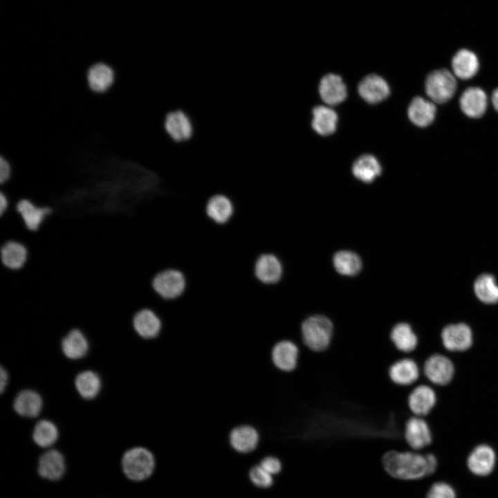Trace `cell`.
I'll return each instance as SVG.
<instances>
[{"label":"cell","instance_id":"cell-35","mask_svg":"<svg viewBox=\"0 0 498 498\" xmlns=\"http://www.w3.org/2000/svg\"><path fill=\"white\" fill-rule=\"evenodd\" d=\"M333 265L339 273L344 275H354L361 268V260L359 256L348 250H341L333 256Z\"/></svg>","mask_w":498,"mask_h":498},{"label":"cell","instance_id":"cell-28","mask_svg":"<svg viewBox=\"0 0 498 498\" xmlns=\"http://www.w3.org/2000/svg\"><path fill=\"white\" fill-rule=\"evenodd\" d=\"M477 56L471 50L461 49L452 59V68L456 77L468 80L474 77L479 69Z\"/></svg>","mask_w":498,"mask_h":498},{"label":"cell","instance_id":"cell-6","mask_svg":"<svg viewBox=\"0 0 498 498\" xmlns=\"http://www.w3.org/2000/svg\"><path fill=\"white\" fill-rule=\"evenodd\" d=\"M456 89L454 76L446 69L431 72L425 81V91L434 102L445 103L450 100Z\"/></svg>","mask_w":498,"mask_h":498},{"label":"cell","instance_id":"cell-4","mask_svg":"<svg viewBox=\"0 0 498 498\" xmlns=\"http://www.w3.org/2000/svg\"><path fill=\"white\" fill-rule=\"evenodd\" d=\"M163 127L167 137L175 143L189 141L195 133L192 117L182 109L168 111L163 118Z\"/></svg>","mask_w":498,"mask_h":498},{"label":"cell","instance_id":"cell-12","mask_svg":"<svg viewBox=\"0 0 498 498\" xmlns=\"http://www.w3.org/2000/svg\"><path fill=\"white\" fill-rule=\"evenodd\" d=\"M131 327L140 338L151 340L157 338L163 329L160 315L153 309L144 308L136 311L131 320Z\"/></svg>","mask_w":498,"mask_h":498},{"label":"cell","instance_id":"cell-37","mask_svg":"<svg viewBox=\"0 0 498 498\" xmlns=\"http://www.w3.org/2000/svg\"><path fill=\"white\" fill-rule=\"evenodd\" d=\"M426 498H457V495L452 485L445 481H438L431 486Z\"/></svg>","mask_w":498,"mask_h":498},{"label":"cell","instance_id":"cell-7","mask_svg":"<svg viewBox=\"0 0 498 498\" xmlns=\"http://www.w3.org/2000/svg\"><path fill=\"white\" fill-rule=\"evenodd\" d=\"M300 349L298 345L289 339L277 341L270 350L273 365L284 373L293 372L299 366Z\"/></svg>","mask_w":498,"mask_h":498},{"label":"cell","instance_id":"cell-9","mask_svg":"<svg viewBox=\"0 0 498 498\" xmlns=\"http://www.w3.org/2000/svg\"><path fill=\"white\" fill-rule=\"evenodd\" d=\"M444 348L450 352H464L471 348L474 342L470 326L463 322L450 324L441 333Z\"/></svg>","mask_w":498,"mask_h":498},{"label":"cell","instance_id":"cell-15","mask_svg":"<svg viewBox=\"0 0 498 498\" xmlns=\"http://www.w3.org/2000/svg\"><path fill=\"white\" fill-rule=\"evenodd\" d=\"M437 396L434 389L428 385L415 386L408 394L407 405L414 416L424 417L428 415L436 404Z\"/></svg>","mask_w":498,"mask_h":498},{"label":"cell","instance_id":"cell-42","mask_svg":"<svg viewBox=\"0 0 498 498\" xmlns=\"http://www.w3.org/2000/svg\"><path fill=\"white\" fill-rule=\"evenodd\" d=\"M10 207V201L7 196L0 191V215L6 212Z\"/></svg>","mask_w":498,"mask_h":498},{"label":"cell","instance_id":"cell-31","mask_svg":"<svg viewBox=\"0 0 498 498\" xmlns=\"http://www.w3.org/2000/svg\"><path fill=\"white\" fill-rule=\"evenodd\" d=\"M312 127L320 135L328 136L336 129L337 113L331 108L317 106L313 109Z\"/></svg>","mask_w":498,"mask_h":498},{"label":"cell","instance_id":"cell-26","mask_svg":"<svg viewBox=\"0 0 498 498\" xmlns=\"http://www.w3.org/2000/svg\"><path fill=\"white\" fill-rule=\"evenodd\" d=\"M63 354L70 360H79L88 353L89 344L84 333L79 329H71L61 342Z\"/></svg>","mask_w":498,"mask_h":498},{"label":"cell","instance_id":"cell-33","mask_svg":"<svg viewBox=\"0 0 498 498\" xmlns=\"http://www.w3.org/2000/svg\"><path fill=\"white\" fill-rule=\"evenodd\" d=\"M473 287L477 297L483 303L493 304L498 302V285L493 275L488 273L479 275Z\"/></svg>","mask_w":498,"mask_h":498},{"label":"cell","instance_id":"cell-3","mask_svg":"<svg viewBox=\"0 0 498 498\" xmlns=\"http://www.w3.org/2000/svg\"><path fill=\"white\" fill-rule=\"evenodd\" d=\"M122 470L131 480L141 481L149 478L155 469L156 460L147 448L137 446L127 450L122 458Z\"/></svg>","mask_w":498,"mask_h":498},{"label":"cell","instance_id":"cell-22","mask_svg":"<svg viewBox=\"0 0 498 498\" xmlns=\"http://www.w3.org/2000/svg\"><path fill=\"white\" fill-rule=\"evenodd\" d=\"M28 254L27 247L17 241H7L0 246V261L12 270L21 269L28 261Z\"/></svg>","mask_w":498,"mask_h":498},{"label":"cell","instance_id":"cell-34","mask_svg":"<svg viewBox=\"0 0 498 498\" xmlns=\"http://www.w3.org/2000/svg\"><path fill=\"white\" fill-rule=\"evenodd\" d=\"M59 431L56 425L50 420L42 419L35 425L33 439L35 444L44 448L53 445L57 440Z\"/></svg>","mask_w":498,"mask_h":498},{"label":"cell","instance_id":"cell-29","mask_svg":"<svg viewBox=\"0 0 498 498\" xmlns=\"http://www.w3.org/2000/svg\"><path fill=\"white\" fill-rule=\"evenodd\" d=\"M436 107L433 103L421 97L414 98L407 110L410 121L420 127L430 125L436 115Z\"/></svg>","mask_w":498,"mask_h":498},{"label":"cell","instance_id":"cell-41","mask_svg":"<svg viewBox=\"0 0 498 498\" xmlns=\"http://www.w3.org/2000/svg\"><path fill=\"white\" fill-rule=\"evenodd\" d=\"M8 374L6 369L2 366L0 369V391L3 393L8 383Z\"/></svg>","mask_w":498,"mask_h":498},{"label":"cell","instance_id":"cell-20","mask_svg":"<svg viewBox=\"0 0 498 498\" xmlns=\"http://www.w3.org/2000/svg\"><path fill=\"white\" fill-rule=\"evenodd\" d=\"M207 216L218 225L227 223L233 216L234 206L226 194L217 193L209 198L205 205Z\"/></svg>","mask_w":498,"mask_h":498},{"label":"cell","instance_id":"cell-5","mask_svg":"<svg viewBox=\"0 0 498 498\" xmlns=\"http://www.w3.org/2000/svg\"><path fill=\"white\" fill-rule=\"evenodd\" d=\"M154 291L165 300H175L181 297L187 287L184 273L176 268H167L158 273L152 279Z\"/></svg>","mask_w":498,"mask_h":498},{"label":"cell","instance_id":"cell-11","mask_svg":"<svg viewBox=\"0 0 498 498\" xmlns=\"http://www.w3.org/2000/svg\"><path fill=\"white\" fill-rule=\"evenodd\" d=\"M404 438L407 445L414 450H419L432 442V432L423 417L410 416L404 425Z\"/></svg>","mask_w":498,"mask_h":498},{"label":"cell","instance_id":"cell-14","mask_svg":"<svg viewBox=\"0 0 498 498\" xmlns=\"http://www.w3.org/2000/svg\"><path fill=\"white\" fill-rule=\"evenodd\" d=\"M496 461V452L493 448L488 444L481 443L471 450L466 463L473 474L486 477L493 471Z\"/></svg>","mask_w":498,"mask_h":498},{"label":"cell","instance_id":"cell-23","mask_svg":"<svg viewBox=\"0 0 498 498\" xmlns=\"http://www.w3.org/2000/svg\"><path fill=\"white\" fill-rule=\"evenodd\" d=\"M322 100L333 106L343 102L347 97V88L340 76L329 73L324 76L319 85Z\"/></svg>","mask_w":498,"mask_h":498},{"label":"cell","instance_id":"cell-40","mask_svg":"<svg viewBox=\"0 0 498 498\" xmlns=\"http://www.w3.org/2000/svg\"><path fill=\"white\" fill-rule=\"evenodd\" d=\"M427 468H428V475L433 474L437 468L438 461L436 457L432 453L426 454Z\"/></svg>","mask_w":498,"mask_h":498},{"label":"cell","instance_id":"cell-2","mask_svg":"<svg viewBox=\"0 0 498 498\" xmlns=\"http://www.w3.org/2000/svg\"><path fill=\"white\" fill-rule=\"evenodd\" d=\"M334 326L332 321L323 315H313L303 320L300 325L302 344L313 353H320L332 344Z\"/></svg>","mask_w":498,"mask_h":498},{"label":"cell","instance_id":"cell-17","mask_svg":"<svg viewBox=\"0 0 498 498\" xmlns=\"http://www.w3.org/2000/svg\"><path fill=\"white\" fill-rule=\"evenodd\" d=\"M260 435L258 430L249 424H241L232 428L228 434L231 448L239 454H249L259 445Z\"/></svg>","mask_w":498,"mask_h":498},{"label":"cell","instance_id":"cell-30","mask_svg":"<svg viewBox=\"0 0 498 498\" xmlns=\"http://www.w3.org/2000/svg\"><path fill=\"white\" fill-rule=\"evenodd\" d=\"M74 383L79 395L86 400L95 398L99 394L102 387L100 377L91 370L80 372L76 376Z\"/></svg>","mask_w":498,"mask_h":498},{"label":"cell","instance_id":"cell-10","mask_svg":"<svg viewBox=\"0 0 498 498\" xmlns=\"http://www.w3.org/2000/svg\"><path fill=\"white\" fill-rule=\"evenodd\" d=\"M284 268L280 258L274 253L260 255L254 265V274L257 279L265 285L279 283L284 275Z\"/></svg>","mask_w":498,"mask_h":498},{"label":"cell","instance_id":"cell-16","mask_svg":"<svg viewBox=\"0 0 498 498\" xmlns=\"http://www.w3.org/2000/svg\"><path fill=\"white\" fill-rule=\"evenodd\" d=\"M86 78L90 90L102 94L113 87L116 81V71L108 63L99 61L89 67Z\"/></svg>","mask_w":498,"mask_h":498},{"label":"cell","instance_id":"cell-8","mask_svg":"<svg viewBox=\"0 0 498 498\" xmlns=\"http://www.w3.org/2000/svg\"><path fill=\"white\" fill-rule=\"evenodd\" d=\"M423 372L425 377L432 384L445 386L452 380L455 367L448 356L441 353H434L425 360Z\"/></svg>","mask_w":498,"mask_h":498},{"label":"cell","instance_id":"cell-32","mask_svg":"<svg viewBox=\"0 0 498 498\" xmlns=\"http://www.w3.org/2000/svg\"><path fill=\"white\" fill-rule=\"evenodd\" d=\"M381 171L378 160L370 154L361 156L352 166L354 176L364 183L372 182L381 174Z\"/></svg>","mask_w":498,"mask_h":498},{"label":"cell","instance_id":"cell-38","mask_svg":"<svg viewBox=\"0 0 498 498\" xmlns=\"http://www.w3.org/2000/svg\"><path fill=\"white\" fill-rule=\"evenodd\" d=\"M259 464L271 475L277 474L282 470L281 461L275 456H264L260 460Z\"/></svg>","mask_w":498,"mask_h":498},{"label":"cell","instance_id":"cell-18","mask_svg":"<svg viewBox=\"0 0 498 498\" xmlns=\"http://www.w3.org/2000/svg\"><path fill=\"white\" fill-rule=\"evenodd\" d=\"M24 225L30 231H37L53 210L49 207H40L32 201L22 199L15 204Z\"/></svg>","mask_w":498,"mask_h":498},{"label":"cell","instance_id":"cell-1","mask_svg":"<svg viewBox=\"0 0 498 498\" xmlns=\"http://www.w3.org/2000/svg\"><path fill=\"white\" fill-rule=\"evenodd\" d=\"M382 463L386 472L396 479L416 480L428 476L426 454L390 450L383 454Z\"/></svg>","mask_w":498,"mask_h":498},{"label":"cell","instance_id":"cell-36","mask_svg":"<svg viewBox=\"0 0 498 498\" xmlns=\"http://www.w3.org/2000/svg\"><path fill=\"white\" fill-rule=\"evenodd\" d=\"M248 479L251 483L259 489H267L274 483L273 475L266 471L259 464L252 466L248 470Z\"/></svg>","mask_w":498,"mask_h":498},{"label":"cell","instance_id":"cell-27","mask_svg":"<svg viewBox=\"0 0 498 498\" xmlns=\"http://www.w3.org/2000/svg\"><path fill=\"white\" fill-rule=\"evenodd\" d=\"M64 471V458L60 452L51 449L41 455L38 463V472L41 477L57 480L62 477Z\"/></svg>","mask_w":498,"mask_h":498},{"label":"cell","instance_id":"cell-19","mask_svg":"<svg viewBox=\"0 0 498 498\" xmlns=\"http://www.w3.org/2000/svg\"><path fill=\"white\" fill-rule=\"evenodd\" d=\"M389 338L394 349L402 353L414 351L419 342L412 326L405 322H398L391 328Z\"/></svg>","mask_w":498,"mask_h":498},{"label":"cell","instance_id":"cell-43","mask_svg":"<svg viewBox=\"0 0 498 498\" xmlns=\"http://www.w3.org/2000/svg\"><path fill=\"white\" fill-rule=\"evenodd\" d=\"M492 102L495 109L498 111V89L495 90L492 93Z\"/></svg>","mask_w":498,"mask_h":498},{"label":"cell","instance_id":"cell-21","mask_svg":"<svg viewBox=\"0 0 498 498\" xmlns=\"http://www.w3.org/2000/svg\"><path fill=\"white\" fill-rule=\"evenodd\" d=\"M358 90L360 95L369 104L381 102L387 98L390 92L387 82L376 74L364 77L359 83Z\"/></svg>","mask_w":498,"mask_h":498},{"label":"cell","instance_id":"cell-39","mask_svg":"<svg viewBox=\"0 0 498 498\" xmlns=\"http://www.w3.org/2000/svg\"><path fill=\"white\" fill-rule=\"evenodd\" d=\"M12 175V166L4 157L0 156V185L8 182Z\"/></svg>","mask_w":498,"mask_h":498},{"label":"cell","instance_id":"cell-13","mask_svg":"<svg viewBox=\"0 0 498 498\" xmlns=\"http://www.w3.org/2000/svg\"><path fill=\"white\" fill-rule=\"evenodd\" d=\"M420 367L416 361L409 357L398 358L387 368L389 380L398 387L412 385L419 379Z\"/></svg>","mask_w":498,"mask_h":498},{"label":"cell","instance_id":"cell-24","mask_svg":"<svg viewBox=\"0 0 498 498\" xmlns=\"http://www.w3.org/2000/svg\"><path fill=\"white\" fill-rule=\"evenodd\" d=\"M43 408V400L40 394L33 389H23L15 397L13 409L19 415L35 418L39 416Z\"/></svg>","mask_w":498,"mask_h":498},{"label":"cell","instance_id":"cell-25","mask_svg":"<svg viewBox=\"0 0 498 498\" xmlns=\"http://www.w3.org/2000/svg\"><path fill=\"white\" fill-rule=\"evenodd\" d=\"M462 111L468 117L480 118L487 108V97L485 92L478 87L468 88L460 98Z\"/></svg>","mask_w":498,"mask_h":498}]
</instances>
